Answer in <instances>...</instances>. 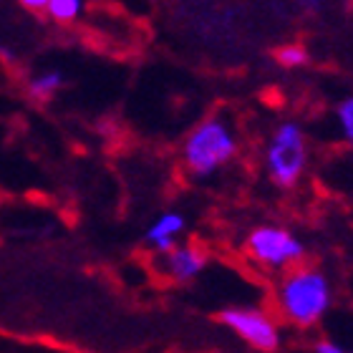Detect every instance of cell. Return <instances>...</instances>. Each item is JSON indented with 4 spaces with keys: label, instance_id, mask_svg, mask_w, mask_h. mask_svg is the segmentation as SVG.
<instances>
[{
    "label": "cell",
    "instance_id": "cell-1",
    "mask_svg": "<svg viewBox=\"0 0 353 353\" xmlns=\"http://www.w3.org/2000/svg\"><path fill=\"white\" fill-rule=\"evenodd\" d=\"M275 305L288 323L310 328L321 323L333 305V285L316 265H295L275 290Z\"/></svg>",
    "mask_w": 353,
    "mask_h": 353
},
{
    "label": "cell",
    "instance_id": "cell-2",
    "mask_svg": "<svg viewBox=\"0 0 353 353\" xmlns=\"http://www.w3.org/2000/svg\"><path fill=\"white\" fill-rule=\"evenodd\" d=\"M237 154V137L222 117L199 121L182 144V162L194 176H212Z\"/></svg>",
    "mask_w": 353,
    "mask_h": 353
},
{
    "label": "cell",
    "instance_id": "cell-3",
    "mask_svg": "<svg viewBox=\"0 0 353 353\" xmlns=\"http://www.w3.org/2000/svg\"><path fill=\"white\" fill-rule=\"evenodd\" d=\"M308 167V141L298 121H283L270 134L265 147V170L270 182L280 190H290L301 182Z\"/></svg>",
    "mask_w": 353,
    "mask_h": 353
},
{
    "label": "cell",
    "instance_id": "cell-4",
    "mask_svg": "<svg viewBox=\"0 0 353 353\" xmlns=\"http://www.w3.org/2000/svg\"><path fill=\"white\" fill-rule=\"evenodd\" d=\"M245 250L252 260L268 270H285L295 268L305 255V245L288 228L280 225H260L248 235Z\"/></svg>",
    "mask_w": 353,
    "mask_h": 353
},
{
    "label": "cell",
    "instance_id": "cell-5",
    "mask_svg": "<svg viewBox=\"0 0 353 353\" xmlns=\"http://www.w3.org/2000/svg\"><path fill=\"white\" fill-rule=\"evenodd\" d=\"M220 323L260 353H275L283 346L280 325L258 305H230L220 313Z\"/></svg>",
    "mask_w": 353,
    "mask_h": 353
},
{
    "label": "cell",
    "instance_id": "cell-6",
    "mask_svg": "<svg viewBox=\"0 0 353 353\" xmlns=\"http://www.w3.org/2000/svg\"><path fill=\"white\" fill-rule=\"evenodd\" d=\"M162 268L176 283H190L205 272L207 255L197 245H176L167 255H162Z\"/></svg>",
    "mask_w": 353,
    "mask_h": 353
},
{
    "label": "cell",
    "instance_id": "cell-7",
    "mask_svg": "<svg viewBox=\"0 0 353 353\" xmlns=\"http://www.w3.org/2000/svg\"><path fill=\"white\" fill-rule=\"evenodd\" d=\"M184 230H187V217L179 210H170V212H162L149 225L144 240L152 250H157L159 255H167L172 248L179 245L176 240L182 237Z\"/></svg>",
    "mask_w": 353,
    "mask_h": 353
},
{
    "label": "cell",
    "instance_id": "cell-8",
    "mask_svg": "<svg viewBox=\"0 0 353 353\" xmlns=\"http://www.w3.org/2000/svg\"><path fill=\"white\" fill-rule=\"evenodd\" d=\"M66 83V76L59 68H48V71H41L28 81V94L36 99V101H48L59 94Z\"/></svg>",
    "mask_w": 353,
    "mask_h": 353
},
{
    "label": "cell",
    "instance_id": "cell-9",
    "mask_svg": "<svg viewBox=\"0 0 353 353\" xmlns=\"http://www.w3.org/2000/svg\"><path fill=\"white\" fill-rule=\"evenodd\" d=\"M43 13L56 23H74L81 18L83 3L81 0H46Z\"/></svg>",
    "mask_w": 353,
    "mask_h": 353
},
{
    "label": "cell",
    "instance_id": "cell-10",
    "mask_svg": "<svg viewBox=\"0 0 353 353\" xmlns=\"http://www.w3.org/2000/svg\"><path fill=\"white\" fill-rule=\"evenodd\" d=\"M308 48L301 43H283L275 48V63L285 71H293V68H303L308 63Z\"/></svg>",
    "mask_w": 353,
    "mask_h": 353
},
{
    "label": "cell",
    "instance_id": "cell-11",
    "mask_svg": "<svg viewBox=\"0 0 353 353\" xmlns=\"http://www.w3.org/2000/svg\"><path fill=\"white\" fill-rule=\"evenodd\" d=\"M336 121H339L341 137L353 147V94L346 96V99L336 106Z\"/></svg>",
    "mask_w": 353,
    "mask_h": 353
},
{
    "label": "cell",
    "instance_id": "cell-12",
    "mask_svg": "<svg viewBox=\"0 0 353 353\" xmlns=\"http://www.w3.org/2000/svg\"><path fill=\"white\" fill-rule=\"evenodd\" d=\"M316 353H346V348L341 346V343H336V341H318L316 343Z\"/></svg>",
    "mask_w": 353,
    "mask_h": 353
},
{
    "label": "cell",
    "instance_id": "cell-13",
    "mask_svg": "<svg viewBox=\"0 0 353 353\" xmlns=\"http://www.w3.org/2000/svg\"><path fill=\"white\" fill-rule=\"evenodd\" d=\"M23 6H26V8H33V10H43V8H46V0H23Z\"/></svg>",
    "mask_w": 353,
    "mask_h": 353
}]
</instances>
